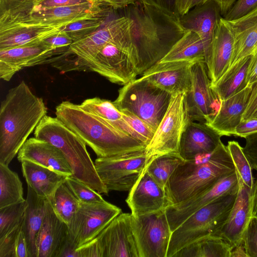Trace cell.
I'll list each match as a JSON object with an SVG mask.
<instances>
[{
    "mask_svg": "<svg viewBox=\"0 0 257 257\" xmlns=\"http://www.w3.org/2000/svg\"><path fill=\"white\" fill-rule=\"evenodd\" d=\"M221 137L206 123L190 120L180 139L179 154L185 161L211 154L221 142Z\"/></svg>",
    "mask_w": 257,
    "mask_h": 257,
    "instance_id": "obj_23",
    "label": "cell"
},
{
    "mask_svg": "<svg viewBox=\"0 0 257 257\" xmlns=\"http://www.w3.org/2000/svg\"><path fill=\"white\" fill-rule=\"evenodd\" d=\"M257 117V86L253 85L252 90L247 106L242 114L241 120L243 121Z\"/></svg>",
    "mask_w": 257,
    "mask_h": 257,
    "instance_id": "obj_53",
    "label": "cell"
},
{
    "mask_svg": "<svg viewBox=\"0 0 257 257\" xmlns=\"http://www.w3.org/2000/svg\"><path fill=\"white\" fill-rule=\"evenodd\" d=\"M56 115L94 152L97 158L145 149L146 145L106 121L68 101L56 107Z\"/></svg>",
    "mask_w": 257,
    "mask_h": 257,
    "instance_id": "obj_3",
    "label": "cell"
},
{
    "mask_svg": "<svg viewBox=\"0 0 257 257\" xmlns=\"http://www.w3.org/2000/svg\"><path fill=\"white\" fill-rule=\"evenodd\" d=\"M183 161L179 153L165 154L150 159L145 170L165 189L170 176Z\"/></svg>",
    "mask_w": 257,
    "mask_h": 257,
    "instance_id": "obj_38",
    "label": "cell"
},
{
    "mask_svg": "<svg viewBox=\"0 0 257 257\" xmlns=\"http://www.w3.org/2000/svg\"><path fill=\"white\" fill-rule=\"evenodd\" d=\"M238 188V178L235 171L197 196L167 207L166 213L172 232L196 211Z\"/></svg>",
    "mask_w": 257,
    "mask_h": 257,
    "instance_id": "obj_18",
    "label": "cell"
},
{
    "mask_svg": "<svg viewBox=\"0 0 257 257\" xmlns=\"http://www.w3.org/2000/svg\"><path fill=\"white\" fill-rule=\"evenodd\" d=\"M65 51L56 49L43 40L0 50V77L9 81L21 69L47 63L49 59Z\"/></svg>",
    "mask_w": 257,
    "mask_h": 257,
    "instance_id": "obj_16",
    "label": "cell"
},
{
    "mask_svg": "<svg viewBox=\"0 0 257 257\" xmlns=\"http://www.w3.org/2000/svg\"><path fill=\"white\" fill-rule=\"evenodd\" d=\"M68 241V225L56 215L47 199L46 215L37 238V257H60Z\"/></svg>",
    "mask_w": 257,
    "mask_h": 257,
    "instance_id": "obj_26",
    "label": "cell"
},
{
    "mask_svg": "<svg viewBox=\"0 0 257 257\" xmlns=\"http://www.w3.org/2000/svg\"><path fill=\"white\" fill-rule=\"evenodd\" d=\"M15 1V0H0V4H5Z\"/></svg>",
    "mask_w": 257,
    "mask_h": 257,
    "instance_id": "obj_61",
    "label": "cell"
},
{
    "mask_svg": "<svg viewBox=\"0 0 257 257\" xmlns=\"http://www.w3.org/2000/svg\"><path fill=\"white\" fill-rule=\"evenodd\" d=\"M207 1H209V0H193L191 8L194 7L195 6L203 4V3L207 2Z\"/></svg>",
    "mask_w": 257,
    "mask_h": 257,
    "instance_id": "obj_60",
    "label": "cell"
},
{
    "mask_svg": "<svg viewBox=\"0 0 257 257\" xmlns=\"http://www.w3.org/2000/svg\"><path fill=\"white\" fill-rule=\"evenodd\" d=\"M34 136L62 152L71 167V177L99 193L108 195L109 191L98 175L86 143L58 118L45 115L36 127Z\"/></svg>",
    "mask_w": 257,
    "mask_h": 257,
    "instance_id": "obj_5",
    "label": "cell"
},
{
    "mask_svg": "<svg viewBox=\"0 0 257 257\" xmlns=\"http://www.w3.org/2000/svg\"><path fill=\"white\" fill-rule=\"evenodd\" d=\"M132 21L119 17L107 22L101 28L73 42L63 53L57 55L53 66L63 72L86 71L102 48L111 40L131 32Z\"/></svg>",
    "mask_w": 257,
    "mask_h": 257,
    "instance_id": "obj_8",
    "label": "cell"
},
{
    "mask_svg": "<svg viewBox=\"0 0 257 257\" xmlns=\"http://www.w3.org/2000/svg\"><path fill=\"white\" fill-rule=\"evenodd\" d=\"M20 162L28 161L66 177L72 174L62 152L50 143L35 137L28 139L18 153Z\"/></svg>",
    "mask_w": 257,
    "mask_h": 257,
    "instance_id": "obj_25",
    "label": "cell"
},
{
    "mask_svg": "<svg viewBox=\"0 0 257 257\" xmlns=\"http://www.w3.org/2000/svg\"><path fill=\"white\" fill-rule=\"evenodd\" d=\"M237 175L238 189L235 201L227 219L215 235L222 238L231 250L241 243L244 231L252 216L251 189Z\"/></svg>",
    "mask_w": 257,
    "mask_h": 257,
    "instance_id": "obj_22",
    "label": "cell"
},
{
    "mask_svg": "<svg viewBox=\"0 0 257 257\" xmlns=\"http://www.w3.org/2000/svg\"><path fill=\"white\" fill-rule=\"evenodd\" d=\"M235 172L227 150L222 142L211 154L184 160L169 179L165 190L169 206L192 198Z\"/></svg>",
    "mask_w": 257,
    "mask_h": 257,
    "instance_id": "obj_4",
    "label": "cell"
},
{
    "mask_svg": "<svg viewBox=\"0 0 257 257\" xmlns=\"http://www.w3.org/2000/svg\"><path fill=\"white\" fill-rule=\"evenodd\" d=\"M254 85L257 86V81L253 84Z\"/></svg>",
    "mask_w": 257,
    "mask_h": 257,
    "instance_id": "obj_62",
    "label": "cell"
},
{
    "mask_svg": "<svg viewBox=\"0 0 257 257\" xmlns=\"http://www.w3.org/2000/svg\"><path fill=\"white\" fill-rule=\"evenodd\" d=\"M241 242L247 256L257 257V217H250L243 233Z\"/></svg>",
    "mask_w": 257,
    "mask_h": 257,
    "instance_id": "obj_44",
    "label": "cell"
},
{
    "mask_svg": "<svg viewBox=\"0 0 257 257\" xmlns=\"http://www.w3.org/2000/svg\"><path fill=\"white\" fill-rule=\"evenodd\" d=\"M132 217L121 212L96 237L76 249L79 257H139Z\"/></svg>",
    "mask_w": 257,
    "mask_h": 257,
    "instance_id": "obj_10",
    "label": "cell"
},
{
    "mask_svg": "<svg viewBox=\"0 0 257 257\" xmlns=\"http://www.w3.org/2000/svg\"><path fill=\"white\" fill-rule=\"evenodd\" d=\"M16 257H29L26 241L21 230L17 240Z\"/></svg>",
    "mask_w": 257,
    "mask_h": 257,
    "instance_id": "obj_55",
    "label": "cell"
},
{
    "mask_svg": "<svg viewBox=\"0 0 257 257\" xmlns=\"http://www.w3.org/2000/svg\"><path fill=\"white\" fill-rule=\"evenodd\" d=\"M65 182L81 202L93 203L105 201L100 193L71 176L67 177Z\"/></svg>",
    "mask_w": 257,
    "mask_h": 257,
    "instance_id": "obj_42",
    "label": "cell"
},
{
    "mask_svg": "<svg viewBox=\"0 0 257 257\" xmlns=\"http://www.w3.org/2000/svg\"><path fill=\"white\" fill-rule=\"evenodd\" d=\"M37 0H16L6 11L5 15L10 21L21 23L32 12Z\"/></svg>",
    "mask_w": 257,
    "mask_h": 257,
    "instance_id": "obj_45",
    "label": "cell"
},
{
    "mask_svg": "<svg viewBox=\"0 0 257 257\" xmlns=\"http://www.w3.org/2000/svg\"><path fill=\"white\" fill-rule=\"evenodd\" d=\"M190 121L186 93L172 95L168 108L146 148L149 161L168 153H179L182 135Z\"/></svg>",
    "mask_w": 257,
    "mask_h": 257,
    "instance_id": "obj_11",
    "label": "cell"
},
{
    "mask_svg": "<svg viewBox=\"0 0 257 257\" xmlns=\"http://www.w3.org/2000/svg\"><path fill=\"white\" fill-rule=\"evenodd\" d=\"M97 2H99L96 0H37L34 3L32 12L45 9Z\"/></svg>",
    "mask_w": 257,
    "mask_h": 257,
    "instance_id": "obj_48",
    "label": "cell"
},
{
    "mask_svg": "<svg viewBox=\"0 0 257 257\" xmlns=\"http://www.w3.org/2000/svg\"><path fill=\"white\" fill-rule=\"evenodd\" d=\"M121 212L120 208L106 201L80 202L68 226V241L76 249L96 237Z\"/></svg>",
    "mask_w": 257,
    "mask_h": 257,
    "instance_id": "obj_13",
    "label": "cell"
},
{
    "mask_svg": "<svg viewBox=\"0 0 257 257\" xmlns=\"http://www.w3.org/2000/svg\"><path fill=\"white\" fill-rule=\"evenodd\" d=\"M234 37L227 21L222 17L217 26L210 54L206 63L211 85L229 68L233 54Z\"/></svg>",
    "mask_w": 257,
    "mask_h": 257,
    "instance_id": "obj_24",
    "label": "cell"
},
{
    "mask_svg": "<svg viewBox=\"0 0 257 257\" xmlns=\"http://www.w3.org/2000/svg\"><path fill=\"white\" fill-rule=\"evenodd\" d=\"M252 55L244 57L229 67L211 88L220 101L236 94L247 85V73Z\"/></svg>",
    "mask_w": 257,
    "mask_h": 257,
    "instance_id": "obj_32",
    "label": "cell"
},
{
    "mask_svg": "<svg viewBox=\"0 0 257 257\" xmlns=\"http://www.w3.org/2000/svg\"><path fill=\"white\" fill-rule=\"evenodd\" d=\"M25 210L21 225L27 245L29 257H37V238L46 212L47 198L38 195L29 185Z\"/></svg>",
    "mask_w": 257,
    "mask_h": 257,
    "instance_id": "obj_28",
    "label": "cell"
},
{
    "mask_svg": "<svg viewBox=\"0 0 257 257\" xmlns=\"http://www.w3.org/2000/svg\"><path fill=\"white\" fill-rule=\"evenodd\" d=\"M47 199L56 215L67 225L71 222L81 202L65 181Z\"/></svg>",
    "mask_w": 257,
    "mask_h": 257,
    "instance_id": "obj_36",
    "label": "cell"
},
{
    "mask_svg": "<svg viewBox=\"0 0 257 257\" xmlns=\"http://www.w3.org/2000/svg\"><path fill=\"white\" fill-rule=\"evenodd\" d=\"M191 121L207 123L217 112L220 101L211 88L207 66L203 59L191 66V86L186 93Z\"/></svg>",
    "mask_w": 257,
    "mask_h": 257,
    "instance_id": "obj_15",
    "label": "cell"
},
{
    "mask_svg": "<svg viewBox=\"0 0 257 257\" xmlns=\"http://www.w3.org/2000/svg\"><path fill=\"white\" fill-rule=\"evenodd\" d=\"M62 27L18 24L0 30V50L41 41L59 32Z\"/></svg>",
    "mask_w": 257,
    "mask_h": 257,
    "instance_id": "obj_30",
    "label": "cell"
},
{
    "mask_svg": "<svg viewBox=\"0 0 257 257\" xmlns=\"http://www.w3.org/2000/svg\"><path fill=\"white\" fill-rule=\"evenodd\" d=\"M253 85L248 84L236 94L220 101L217 112L206 124L221 136H233L235 127L241 120Z\"/></svg>",
    "mask_w": 257,
    "mask_h": 257,
    "instance_id": "obj_27",
    "label": "cell"
},
{
    "mask_svg": "<svg viewBox=\"0 0 257 257\" xmlns=\"http://www.w3.org/2000/svg\"><path fill=\"white\" fill-rule=\"evenodd\" d=\"M27 185L39 196L48 199L66 180V176L28 161L21 162Z\"/></svg>",
    "mask_w": 257,
    "mask_h": 257,
    "instance_id": "obj_31",
    "label": "cell"
},
{
    "mask_svg": "<svg viewBox=\"0 0 257 257\" xmlns=\"http://www.w3.org/2000/svg\"><path fill=\"white\" fill-rule=\"evenodd\" d=\"M114 10L123 9L134 4L136 0H96Z\"/></svg>",
    "mask_w": 257,
    "mask_h": 257,
    "instance_id": "obj_56",
    "label": "cell"
},
{
    "mask_svg": "<svg viewBox=\"0 0 257 257\" xmlns=\"http://www.w3.org/2000/svg\"><path fill=\"white\" fill-rule=\"evenodd\" d=\"M251 211L252 216L257 217V179L251 189Z\"/></svg>",
    "mask_w": 257,
    "mask_h": 257,
    "instance_id": "obj_57",
    "label": "cell"
},
{
    "mask_svg": "<svg viewBox=\"0 0 257 257\" xmlns=\"http://www.w3.org/2000/svg\"><path fill=\"white\" fill-rule=\"evenodd\" d=\"M131 225L139 257H167L172 231L166 209L132 215Z\"/></svg>",
    "mask_w": 257,
    "mask_h": 257,
    "instance_id": "obj_14",
    "label": "cell"
},
{
    "mask_svg": "<svg viewBox=\"0 0 257 257\" xmlns=\"http://www.w3.org/2000/svg\"><path fill=\"white\" fill-rule=\"evenodd\" d=\"M146 149L121 155L97 158L94 165L108 191H129L148 162Z\"/></svg>",
    "mask_w": 257,
    "mask_h": 257,
    "instance_id": "obj_12",
    "label": "cell"
},
{
    "mask_svg": "<svg viewBox=\"0 0 257 257\" xmlns=\"http://www.w3.org/2000/svg\"><path fill=\"white\" fill-rule=\"evenodd\" d=\"M125 201L134 216L156 212L168 206L165 189L145 170L129 191Z\"/></svg>",
    "mask_w": 257,
    "mask_h": 257,
    "instance_id": "obj_21",
    "label": "cell"
},
{
    "mask_svg": "<svg viewBox=\"0 0 257 257\" xmlns=\"http://www.w3.org/2000/svg\"><path fill=\"white\" fill-rule=\"evenodd\" d=\"M231 248L219 236L207 235L190 243L173 257H230Z\"/></svg>",
    "mask_w": 257,
    "mask_h": 257,
    "instance_id": "obj_34",
    "label": "cell"
},
{
    "mask_svg": "<svg viewBox=\"0 0 257 257\" xmlns=\"http://www.w3.org/2000/svg\"><path fill=\"white\" fill-rule=\"evenodd\" d=\"M25 200L19 176L8 166L0 163V208Z\"/></svg>",
    "mask_w": 257,
    "mask_h": 257,
    "instance_id": "obj_37",
    "label": "cell"
},
{
    "mask_svg": "<svg viewBox=\"0 0 257 257\" xmlns=\"http://www.w3.org/2000/svg\"><path fill=\"white\" fill-rule=\"evenodd\" d=\"M109 16H96L78 20L62 27L60 31L67 33L74 42L97 30Z\"/></svg>",
    "mask_w": 257,
    "mask_h": 257,
    "instance_id": "obj_39",
    "label": "cell"
},
{
    "mask_svg": "<svg viewBox=\"0 0 257 257\" xmlns=\"http://www.w3.org/2000/svg\"><path fill=\"white\" fill-rule=\"evenodd\" d=\"M124 120L135 131L138 140L147 146L152 140L155 131L144 121L127 111H121Z\"/></svg>",
    "mask_w": 257,
    "mask_h": 257,
    "instance_id": "obj_43",
    "label": "cell"
},
{
    "mask_svg": "<svg viewBox=\"0 0 257 257\" xmlns=\"http://www.w3.org/2000/svg\"><path fill=\"white\" fill-rule=\"evenodd\" d=\"M112 9H113L111 7L100 2L45 9L31 12L19 24L64 26L87 18L104 15H109Z\"/></svg>",
    "mask_w": 257,
    "mask_h": 257,
    "instance_id": "obj_17",
    "label": "cell"
},
{
    "mask_svg": "<svg viewBox=\"0 0 257 257\" xmlns=\"http://www.w3.org/2000/svg\"><path fill=\"white\" fill-rule=\"evenodd\" d=\"M205 60V50L203 42L195 32L186 31L169 52L159 62Z\"/></svg>",
    "mask_w": 257,
    "mask_h": 257,
    "instance_id": "obj_35",
    "label": "cell"
},
{
    "mask_svg": "<svg viewBox=\"0 0 257 257\" xmlns=\"http://www.w3.org/2000/svg\"><path fill=\"white\" fill-rule=\"evenodd\" d=\"M197 60L159 62L142 74L172 95L187 93L191 86V66Z\"/></svg>",
    "mask_w": 257,
    "mask_h": 257,
    "instance_id": "obj_19",
    "label": "cell"
},
{
    "mask_svg": "<svg viewBox=\"0 0 257 257\" xmlns=\"http://www.w3.org/2000/svg\"><path fill=\"white\" fill-rule=\"evenodd\" d=\"M193 0H177V9L180 15L186 14L191 8Z\"/></svg>",
    "mask_w": 257,
    "mask_h": 257,
    "instance_id": "obj_59",
    "label": "cell"
},
{
    "mask_svg": "<svg viewBox=\"0 0 257 257\" xmlns=\"http://www.w3.org/2000/svg\"><path fill=\"white\" fill-rule=\"evenodd\" d=\"M80 106L87 112L138 140L137 134L124 120L122 112L117 108L113 102L95 97L84 100Z\"/></svg>",
    "mask_w": 257,
    "mask_h": 257,
    "instance_id": "obj_33",
    "label": "cell"
},
{
    "mask_svg": "<svg viewBox=\"0 0 257 257\" xmlns=\"http://www.w3.org/2000/svg\"><path fill=\"white\" fill-rule=\"evenodd\" d=\"M245 145L242 148L252 169L257 171V133L250 135L245 138Z\"/></svg>",
    "mask_w": 257,
    "mask_h": 257,
    "instance_id": "obj_51",
    "label": "cell"
},
{
    "mask_svg": "<svg viewBox=\"0 0 257 257\" xmlns=\"http://www.w3.org/2000/svg\"><path fill=\"white\" fill-rule=\"evenodd\" d=\"M248 84L253 85L257 81V49L252 53L247 77Z\"/></svg>",
    "mask_w": 257,
    "mask_h": 257,
    "instance_id": "obj_54",
    "label": "cell"
},
{
    "mask_svg": "<svg viewBox=\"0 0 257 257\" xmlns=\"http://www.w3.org/2000/svg\"><path fill=\"white\" fill-rule=\"evenodd\" d=\"M257 133V118L241 121L235 127L233 136L245 138Z\"/></svg>",
    "mask_w": 257,
    "mask_h": 257,
    "instance_id": "obj_52",
    "label": "cell"
},
{
    "mask_svg": "<svg viewBox=\"0 0 257 257\" xmlns=\"http://www.w3.org/2000/svg\"><path fill=\"white\" fill-rule=\"evenodd\" d=\"M228 22L234 37L231 66L240 59L252 55L257 49V8L241 18Z\"/></svg>",
    "mask_w": 257,
    "mask_h": 257,
    "instance_id": "obj_29",
    "label": "cell"
},
{
    "mask_svg": "<svg viewBox=\"0 0 257 257\" xmlns=\"http://www.w3.org/2000/svg\"><path fill=\"white\" fill-rule=\"evenodd\" d=\"M162 10L169 16L179 21L180 15L177 9V0H139Z\"/></svg>",
    "mask_w": 257,
    "mask_h": 257,
    "instance_id": "obj_49",
    "label": "cell"
},
{
    "mask_svg": "<svg viewBox=\"0 0 257 257\" xmlns=\"http://www.w3.org/2000/svg\"><path fill=\"white\" fill-rule=\"evenodd\" d=\"M221 17L220 8L213 0L195 6L179 17L178 21L185 31H193L200 37L204 47L205 63L209 59L215 32Z\"/></svg>",
    "mask_w": 257,
    "mask_h": 257,
    "instance_id": "obj_20",
    "label": "cell"
},
{
    "mask_svg": "<svg viewBox=\"0 0 257 257\" xmlns=\"http://www.w3.org/2000/svg\"><path fill=\"white\" fill-rule=\"evenodd\" d=\"M218 5L221 16H224L236 0H213Z\"/></svg>",
    "mask_w": 257,
    "mask_h": 257,
    "instance_id": "obj_58",
    "label": "cell"
},
{
    "mask_svg": "<svg viewBox=\"0 0 257 257\" xmlns=\"http://www.w3.org/2000/svg\"><path fill=\"white\" fill-rule=\"evenodd\" d=\"M238 189L200 208L172 232L167 257L201 237L215 236L223 225L235 201Z\"/></svg>",
    "mask_w": 257,
    "mask_h": 257,
    "instance_id": "obj_6",
    "label": "cell"
},
{
    "mask_svg": "<svg viewBox=\"0 0 257 257\" xmlns=\"http://www.w3.org/2000/svg\"><path fill=\"white\" fill-rule=\"evenodd\" d=\"M43 40L56 49L65 50H67L73 43V41L68 35L60 30Z\"/></svg>",
    "mask_w": 257,
    "mask_h": 257,
    "instance_id": "obj_50",
    "label": "cell"
},
{
    "mask_svg": "<svg viewBox=\"0 0 257 257\" xmlns=\"http://www.w3.org/2000/svg\"><path fill=\"white\" fill-rule=\"evenodd\" d=\"M119 10L120 17L132 21L131 32L139 74L160 61L186 32L178 20L139 0Z\"/></svg>",
    "mask_w": 257,
    "mask_h": 257,
    "instance_id": "obj_1",
    "label": "cell"
},
{
    "mask_svg": "<svg viewBox=\"0 0 257 257\" xmlns=\"http://www.w3.org/2000/svg\"><path fill=\"white\" fill-rule=\"evenodd\" d=\"M27 206L26 199L0 208V238L22 223Z\"/></svg>",
    "mask_w": 257,
    "mask_h": 257,
    "instance_id": "obj_41",
    "label": "cell"
},
{
    "mask_svg": "<svg viewBox=\"0 0 257 257\" xmlns=\"http://www.w3.org/2000/svg\"><path fill=\"white\" fill-rule=\"evenodd\" d=\"M46 113L24 81L9 90L0 108V163L9 166Z\"/></svg>",
    "mask_w": 257,
    "mask_h": 257,
    "instance_id": "obj_2",
    "label": "cell"
},
{
    "mask_svg": "<svg viewBox=\"0 0 257 257\" xmlns=\"http://www.w3.org/2000/svg\"><path fill=\"white\" fill-rule=\"evenodd\" d=\"M21 225L0 238V257H16V243Z\"/></svg>",
    "mask_w": 257,
    "mask_h": 257,
    "instance_id": "obj_47",
    "label": "cell"
},
{
    "mask_svg": "<svg viewBox=\"0 0 257 257\" xmlns=\"http://www.w3.org/2000/svg\"><path fill=\"white\" fill-rule=\"evenodd\" d=\"M170 92L142 76L124 85L113 103L146 122L155 132L165 114L172 97Z\"/></svg>",
    "mask_w": 257,
    "mask_h": 257,
    "instance_id": "obj_7",
    "label": "cell"
},
{
    "mask_svg": "<svg viewBox=\"0 0 257 257\" xmlns=\"http://www.w3.org/2000/svg\"><path fill=\"white\" fill-rule=\"evenodd\" d=\"M136 61L137 52L130 32L104 45L86 70L97 73L112 83L125 85L139 74Z\"/></svg>",
    "mask_w": 257,
    "mask_h": 257,
    "instance_id": "obj_9",
    "label": "cell"
},
{
    "mask_svg": "<svg viewBox=\"0 0 257 257\" xmlns=\"http://www.w3.org/2000/svg\"><path fill=\"white\" fill-rule=\"evenodd\" d=\"M257 8V0H236L223 18L226 21H233L241 18Z\"/></svg>",
    "mask_w": 257,
    "mask_h": 257,
    "instance_id": "obj_46",
    "label": "cell"
},
{
    "mask_svg": "<svg viewBox=\"0 0 257 257\" xmlns=\"http://www.w3.org/2000/svg\"><path fill=\"white\" fill-rule=\"evenodd\" d=\"M226 147L234 164L236 172L243 182L251 189L254 182L252 169L243 152L242 147L235 141H228Z\"/></svg>",
    "mask_w": 257,
    "mask_h": 257,
    "instance_id": "obj_40",
    "label": "cell"
}]
</instances>
